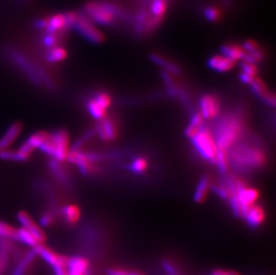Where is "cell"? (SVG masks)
Instances as JSON below:
<instances>
[{
	"mask_svg": "<svg viewBox=\"0 0 276 275\" xmlns=\"http://www.w3.org/2000/svg\"><path fill=\"white\" fill-rule=\"evenodd\" d=\"M16 240L20 241L22 243L28 245L30 247L34 248L37 246L39 242L36 240L35 238L32 236V233L28 232L26 229L23 228L17 229V235H16Z\"/></svg>",
	"mask_w": 276,
	"mask_h": 275,
	"instance_id": "f1b7e54d",
	"label": "cell"
},
{
	"mask_svg": "<svg viewBox=\"0 0 276 275\" xmlns=\"http://www.w3.org/2000/svg\"><path fill=\"white\" fill-rule=\"evenodd\" d=\"M107 275H143L142 272L137 271L126 270L122 268H112L107 271Z\"/></svg>",
	"mask_w": 276,
	"mask_h": 275,
	"instance_id": "ab89813d",
	"label": "cell"
},
{
	"mask_svg": "<svg viewBox=\"0 0 276 275\" xmlns=\"http://www.w3.org/2000/svg\"><path fill=\"white\" fill-rule=\"evenodd\" d=\"M17 229L14 228L11 225L0 221V238L1 239H10L16 240Z\"/></svg>",
	"mask_w": 276,
	"mask_h": 275,
	"instance_id": "836d02e7",
	"label": "cell"
},
{
	"mask_svg": "<svg viewBox=\"0 0 276 275\" xmlns=\"http://www.w3.org/2000/svg\"><path fill=\"white\" fill-rule=\"evenodd\" d=\"M37 254L34 250L28 252L26 255L19 261L18 264L13 271L12 275H26L29 270L32 267L33 262L35 261Z\"/></svg>",
	"mask_w": 276,
	"mask_h": 275,
	"instance_id": "d6986e66",
	"label": "cell"
},
{
	"mask_svg": "<svg viewBox=\"0 0 276 275\" xmlns=\"http://www.w3.org/2000/svg\"><path fill=\"white\" fill-rule=\"evenodd\" d=\"M203 121H204V118L202 116L201 114L198 112H195L191 115L189 125L186 128V136L189 139L193 137L194 135L197 133V130H199L200 127L203 125Z\"/></svg>",
	"mask_w": 276,
	"mask_h": 275,
	"instance_id": "484cf974",
	"label": "cell"
},
{
	"mask_svg": "<svg viewBox=\"0 0 276 275\" xmlns=\"http://www.w3.org/2000/svg\"><path fill=\"white\" fill-rule=\"evenodd\" d=\"M55 216L53 211H47L43 213L40 216V224L45 227H49L52 224H55Z\"/></svg>",
	"mask_w": 276,
	"mask_h": 275,
	"instance_id": "d590c367",
	"label": "cell"
},
{
	"mask_svg": "<svg viewBox=\"0 0 276 275\" xmlns=\"http://www.w3.org/2000/svg\"><path fill=\"white\" fill-rule=\"evenodd\" d=\"M227 154L229 163L242 172L260 169L267 159L260 141L254 136H243Z\"/></svg>",
	"mask_w": 276,
	"mask_h": 275,
	"instance_id": "6da1fadb",
	"label": "cell"
},
{
	"mask_svg": "<svg viewBox=\"0 0 276 275\" xmlns=\"http://www.w3.org/2000/svg\"><path fill=\"white\" fill-rule=\"evenodd\" d=\"M221 51L226 57L232 59L233 61H237L242 59L245 54L243 47L233 45V44H226L221 47Z\"/></svg>",
	"mask_w": 276,
	"mask_h": 275,
	"instance_id": "d4e9b609",
	"label": "cell"
},
{
	"mask_svg": "<svg viewBox=\"0 0 276 275\" xmlns=\"http://www.w3.org/2000/svg\"><path fill=\"white\" fill-rule=\"evenodd\" d=\"M68 161L75 164L83 174H90L95 170L94 162L91 160L89 154L83 153L81 150H73L69 152Z\"/></svg>",
	"mask_w": 276,
	"mask_h": 275,
	"instance_id": "8fae6325",
	"label": "cell"
},
{
	"mask_svg": "<svg viewBox=\"0 0 276 275\" xmlns=\"http://www.w3.org/2000/svg\"><path fill=\"white\" fill-rule=\"evenodd\" d=\"M228 151L225 150H217V158L215 164H217L219 172L222 174H226L229 168V159H228Z\"/></svg>",
	"mask_w": 276,
	"mask_h": 275,
	"instance_id": "f546056e",
	"label": "cell"
},
{
	"mask_svg": "<svg viewBox=\"0 0 276 275\" xmlns=\"http://www.w3.org/2000/svg\"><path fill=\"white\" fill-rule=\"evenodd\" d=\"M245 113L242 108H237L222 116L217 121L215 141L217 150H228L244 136Z\"/></svg>",
	"mask_w": 276,
	"mask_h": 275,
	"instance_id": "7a4b0ae2",
	"label": "cell"
},
{
	"mask_svg": "<svg viewBox=\"0 0 276 275\" xmlns=\"http://www.w3.org/2000/svg\"><path fill=\"white\" fill-rule=\"evenodd\" d=\"M150 58L152 62H154L159 66L163 67L168 73H172L174 75H180L182 73V69L178 66L176 63L171 62L169 60L165 58L164 56H161L158 54H151L150 55Z\"/></svg>",
	"mask_w": 276,
	"mask_h": 275,
	"instance_id": "44dd1931",
	"label": "cell"
},
{
	"mask_svg": "<svg viewBox=\"0 0 276 275\" xmlns=\"http://www.w3.org/2000/svg\"><path fill=\"white\" fill-rule=\"evenodd\" d=\"M63 220L68 224H75L81 218V210L75 204H66L61 209Z\"/></svg>",
	"mask_w": 276,
	"mask_h": 275,
	"instance_id": "7402d4cb",
	"label": "cell"
},
{
	"mask_svg": "<svg viewBox=\"0 0 276 275\" xmlns=\"http://www.w3.org/2000/svg\"><path fill=\"white\" fill-rule=\"evenodd\" d=\"M199 107L200 114L204 119H212L217 117L219 114L221 105L217 96L205 94L199 100Z\"/></svg>",
	"mask_w": 276,
	"mask_h": 275,
	"instance_id": "9c48e42d",
	"label": "cell"
},
{
	"mask_svg": "<svg viewBox=\"0 0 276 275\" xmlns=\"http://www.w3.org/2000/svg\"><path fill=\"white\" fill-rule=\"evenodd\" d=\"M66 267L67 266H54L52 268L55 275H69Z\"/></svg>",
	"mask_w": 276,
	"mask_h": 275,
	"instance_id": "7bdbcfd3",
	"label": "cell"
},
{
	"mask_svg": "<svg viewBox=\"0 0 276 275\" xmlns=\"http://www.w3.org/2000/svg\"><path fill=\"white\" fill-rule=\"evenodd\" d=\"M58 41H59V39L57 38L56 34H49V33H47L46 35L44 36L43 39H42L44 46L48 47V48L57 46Z\"/></svg>",
	"mask_w": 276,
	"mask_h": 275,
	"instance_id": "f35d334b",
	"label": "cell"
},
{
	"mask_svg": "<svg viewBox=\"0 0 276 275\" xmlns=\"http://www.w3.org/2000/svg\"><path fill=\"white\" fill-rule=\"evenodd\" d=\"M267 106H275V98H274V95L272 93L268 92V94L266 95L263 99H262Z\"/></svg>",
	"mask_w": 276,
	"mask_h": 275,
	"instance_id": "b9f144b4",
	"label": "cell"
},
{
	"mask_svg": "<svg viewBox=\"0 0 276 275\" xmlns=\"http://www.w3.org/2000/svg\"><path fill=\"white\" fill-rule=\"evenodd\" d=\"M67 28L64 14H56L47 18V26L45 31L49 34H57L58 32Z\"/></svg>",
	"mask_w": 276,
	"mask_h": 275,
	"instance_id": "ac0fdd59",
	"label": "cell"
},
{
	"mask_svg": "<svg viewBox=\"0 0 276 275\" xmlns=\"http://www.w3.org/2000/svg\"><path fill=\"white\" fill-rule=\"evenodd\" d=\"M235 62L225 55H214L210 57L208 62L209 66L218 73H225L233 69Z\"/></svg>",
	"mask_w": 276,
	"mask_h": 275,
	"instance_id": "e0dca14e",
	"label": "cell"
},
{
	"mask_svg": "<svg viewBox=\"0 0 276 275\" xmlns=\"http://www.w3.org/2000/svg\"><path fill=\"white\" fill-rule=\"evenodd\" d=\"M95 101L97 103H99L100 106H102L103 108L107 109L111 105V98L109 95L104 92V91H100L98 92L97 94L95 95L94 98H93Z\"/></svg>",
	"mask_w": 276,
	"mask_h": 275,
	"instance_id": "e575fe53",
	"label": "cell"
},
{
	"mask_svg": "<svg viewBox=\"0 0 276 275\" xmlns=\"http://www.w3.org/2000/svg\"><path fill=\"white\" fill-rule=\"evenodd\" d=\"M167 8L166 0H154L151 5V12L154 16L155 19L160 21L162 16L165 15Z\"/></svg>",
	"mask_w": 276,
	"mask_h": 275,
	"instance_id": "d6a6232c",
	"label": "cell"
},
{
	"mask_svg": "<svg viewBox=\"0 0 276 275\" xmlns=\"http://www.w3.org/2000/svg\"><path fill=\"white\" fill-rule=\"evenodd\" d=\"M37 255H40L51 267L67 266L68 257L59 255L43 244H38L33 248Z\"/></svg>",
	"mask_w": 276,
	"mask_h": 275,
	"instance_id": "30bf717a",
	"label": "cell"
},
{
	"mask_svg": "<svg viewBox=\"0 0 276 275\" xmlns=\"http://www.w3.org/2000/svg\"><path fill=\"white\" fill-rule=\"evenodd\" d=\"M43 153L56 161L63 162L67 159L69 150V134L63 129L49 133L47 140L39 148Z\"/></svg>",
	"mask_w": 276,
	"mask_h": 275,
	"instance_id": "3957f363",
	"label": "cell"
},
{
	"mask_svg": "<svg viewBox=\"0 0 276 275\" xmlns=\"http://www.w3.org/2000/svg\"><path fill=\"white\" fill-rule=\"evenodd\" d=\"M67 271L69 275H90V262L83 256L68 258Z\"/></svg>",
	"mask_w": 276,
	"mask_h": 275,
	"instance_id": "5bb4252c",
	"label": "cell"
},
{
	"mask_svg": "<svg viewBox=\"0 0 276 275\" xmlns=\"http://www.w3.org/2000/svg\"><path fill=\"white\" fill-rule=\"evenodd\" d=\"M162 266L167 275H181L180 271H178L177 267L168 260H164L162 262Z\"/></svg>",
	"mask_w": 276,
	"mask_h": 275,
	"instance_id": "60d3db41",
	"label": "cell"
},
{
	"mask_svg": "<svg viewBox=\"0 0 276 275\" xmlns=\"http://www.w3.org/2000/svg\"><path fill=\"white\" fill-rule=\"evenodd\" d=\"M17 219L20 222L24 229H26L28 232H31L32 236L35 238L36 240L40 244H42L47 240V237L42 230L39 227V225L32 220V217L28 213L24 211H20L17 215Z\"/></svg>",
	"mask_w": 276,
	"mask_h": 275,
	"instance_id": "4fadbf2b",
	"label": "cell"
},
{
	"mask_svg": "<svg viewBox=\"0 0 276 275\" xmlns=\"http://www.w3.org/2000/svg\"><path fill=\"white\" fill-rule=\"evenodd\" d=\"M209 187H210V179L208 175H204L200 179V181L197 184L196 191L194 193V201L196 203L200 204L205 200L209 193Z\"/></svg>",
	"mask_w": 276,
	"mask_h": 275,
	"instance_id": "603a6c76",
	"label": "cell"
},
{
	"mask_svg": "<svg viewBox=\"0 0 276 275\" xmlns=\"http://www.w3.org/2000/svg\"><path fill=\"white\" fill-rule=\"evenodd\" d=\"M97 132L103 142H113L118 136V125L112 118H103L97 126Z\"/></svg>",
	"mask_w": 276,
	"mask_h": 275,
	"instance_id": "7c38bea8",
	"label": "cell"
},
{
	"mask_svg": "<svg viewBox=\"0 0 276 275\" xmlns=\"http://www.w3.org/2000/svg\"><path fill=\"white\" fill-rule=\"evenodd\" d=\"M249 85L251 87V90H252L253 93L256 95L257 97H259L261 99L268 94V90L267 88L265 86L264 82L261 81L260 79L255 78L253 79L252 82L249 83Z\"/></svg>",
	"mask_w": 276,
	"mask_h": 275,
	"instance_id": "4dcf8cb0",
	"label": "cell"
},
{
	"mask_svg": "<svg viewBox=\"0 0 276 275\" xmlns=\"http://www.w3.org/2000/svg\"><path fill=\"white\" fill-rule=\"evenodd\" d=\"M245 219L251 228H257L262 225L265 219V212L259 204H253L245 213Z\"/></svg>",
	"mask_w": 276,
	"mask_h": 275,
	"instance_id": "9a60e30c",
	"label": "cell"
},
{
	"mask_svg": "<svg viewBox=\"0 0 276 275\" xmlns=\"http://www.w3.org/2000/svg\"><path fill=\"white\" fill-rule=\"evenodd\" d=\"M199 156L205 161L215 164L217 158V147L211 130L202 125L197 133L190 139Z\"/></svg>",
	"mask_w": 276,
	"mask_h": 275,
	"instance_id": "277c9868",
	"label": "cell"
},
{
	"mask_svg": "<svg viewBox=\"0 0 276 275\" xmlns=\"http://www.w3.org/2000/svg\"><path fill=\"white\" fill-rule=\"evenodd\" d=\"M204 16L210 22H217L220 18L221 13L217 8L209 7V8H205V11H204Z\"/></svg>",
	"mask_w": 276,
	"mask_h": 275,
	"instance_id": "8d00e7d4",
	"label": "cell"
},
{
	"mask_svg": "<svg viewBox=\"0 0 276 275\" xmlns=\"http://www.w3.org/2000/svg\"><path fill=\"white\" fill-rule=\"evenodd\" d=\"M211 275H232V271H225L222 269H217V270H215Z\"/></svg>",
	"mask_w": 276,
	"mask_h": 275,
	"instance_id": "f6af8a7d",
	"label": "cell"
},
{
	"mask_svg": "<svg viewBox=\"0 0 276 275\" xmlns=\"http://www.w3.org/2000/svg\"><path fill=\"white\" fill-rule=\"evenodd\" d=\"M148 160L144 157H135L134 159L131 162L129 169L131 173H136V174H141L144 173L148 168Z\"/></svg>",
	"mask_w": 276,
	"mask_h": 275,
	"instance_id": "1f68e13d",
	"label": "cell"
},
{
	"mask_svg": "<svg viewBox=\"0 0 276 275\" xmlns=\"http://www.w3.org/2000/svg\"><path fill=\"white\" fill-rule=\"evenodd\" d=\"M67 57V51L65 48L59 47L58 45L50 47L46 54L45 58L48 63H55L62 62Z\"/></svg>",
	"mask_w": 276,
	"mask_h": 275,
	"instance_id": "cb8c5ba5",
	"label": "cell"
},
{
	"mask_svg": "<svg viewBox=\"0 0 276 275\" xmlns=\"http://www.w3.org/2000/svg\"><path fill=\"white\" fill-rule=\"evenodd\" d=\"M48 167L57 181H60L62 184L68 185L70 182V177L67 171L63 168L59 161H56L55 159H52L48 163Z\"/></svg>",
	"mask_w": 276,
	"mask_h": 275,
	"instance_id": "ffe728a7",
	"label": "cell"
},
{
	"mask_svg": "<svg viewBox=\"0 0 276 275\" xmlns=\"http://www.w3.org/2000/svg\"><path fill=\"white\" fill-rule=\"evenodd\" d=\"M88 16L96 23L108 25L113 23L115 16H119L117 7L109 2H89L85 6Z\"/></svg>",
	"mask_w": 276,
	"mask_h": 275,
	"instance_id": "8992f818",
	"label": "cell"
},
{
	"mask_svg": "<svg viewBox=\"0 0 276 275\" xmlns=\"http://www.w3.org/2000/svg\"><path fill=\"white\" fill-rule=\"evenodd\" d=\"M234 190L238 202L241 204L242 215L244 216L245 213L247 212V210L253 205L258 198L259 193L256 189L248 187L244 181L241 180H235Z\"/></svg>",
	"mask_w": 276,
	"mask_h": 275,
	"instance_id": "52a82bcc",
	"label": "cell"
},
{
	"mask_svg": "<svg viewBox=\"0 0 276 275\" xmlns=\"http://www.w3.org/2000/svg\"><path fill=\"white\" fill-rule=\"evenodd\" d=\"M48 135H49V133L47 131L40 130V131H37L35 133L32 134L24 142L30 148H32V150H34L35 149L40 148L41 144L47 140Z\"/></svg>",
	"mask_w": 276,
	"mask_h": 275,
	"instance_id": "4316f807",
	"label": "cell"
},
{
	"mask_svg": "<svg viewBox=\"0 0 276 275\" xmlns=\"http://www.w3.org/2000/svg\"><path fill=\"white\" fill-rule=\"evenodd\" d=\"M8 55L10 58L13 59V61L16 63V64L20 67L21 70L27 75L28 77L34 82L35 84H46V86L54 87L53 82L51 79L45 75V73L41 71L38 67L34 66L32 62H30L28 59L24 57V55L21 53L14 50V49H9L8 51Z\"/></svg>",
	"mask_w": 276,
	"mask_h": 275,
	"instance_id": "5b68a950",
	"label": "cell"
},
{
	"mask_svg": "<svg viewBox=\"0 0 276 275\" xmlns=\"http://www.w3.org/2000/svg\"><path fill=\"white\" fill-rule=\"evenodd\" d=\"M241 73L249 75L251 77H255L258 69L255 63H249V62H242L241 63Z\"/></svg>",
	"mask_w": 276,
	"mask_h": 275,
	"instance_id": "74e56055",
	"label": "cell"
},
{
	"mask_svg": "<svg viewBox=\"0 0 276 275\" xmlns=\"http://www.w3.org/2000/svg\"><path fill=\"white\" fill-rule=\"evenodd\" d=\"M84 39H87L91 43H102L105 40V36L99 32L97 28L87 19V17L78 15V18L75 22L74 27Z\"/></svg>",
	"mask_w": 276,
	"mask_h": 275,
	"instance_id": "ba28073f",
	"label": "cell"
},
{
	"mask_svg": "<svg viewBox=\"0 0 276 275\" xmlns=\"http://www.w3.org/2000/svg\"><path fill=\"white\" fill-rule=\"evenodd\" d=\"M23 130V124L19 122H14L9 126L4 135L0 138V150H7L16 142Z\"/></svg>",
	"mask_w": 276,
	"mask_h": 275,
	"instance_id": "2e32d148",
	"label": "cell"
},
{
	"mask_svg": "<svg viewBox=\"0 0 276 275\" xmlns=\"http://www.w3.org/2000/svg\"><path fill=\"white\" fill-rule=\"evenodd\" d=\"M255 77H251V76L246 75V74H243V73H241V75H240V79H241V82L243 83H246V84H249V83L252 82V80Z\"/></svg>",
	"mask_w": 276,
	"mask_h": 275,
	"instance_id": "ee69618b",
	"label": "cell"
},
{
	"mask_svg": "<svg viewBox=\"0 0 276 275\" xmlns=\"http://www.w3.org/2000/svg\"><path fill=\"white\" fill-rule=\"evenodd\" d=\"M87 109L91 116L99 121L106 117V109L103 108L99 103L96 102L93 98L88 101Z\"/></svg>",
	"mask_w": 276,
	"mask_h": 275,
	"instance_id": "83f0119b",
	"label": "cell"
}]
</instances>
